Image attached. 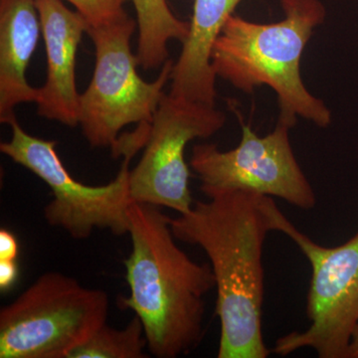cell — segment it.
<instances>
[{"mask_svg":"<svg viewBox=\"0 0 358 358\" xmlns=\"http://www.w3.org/2000/svg\"><path fill=\"white\" fill-rule=\"evenodd\" d=\"M171 219L174 237L203 250L215 275L220 320L218 358H267L264 343L263 250L277 231L280 208L271 196L244 190L211 192Z\"/></svg>","mask_w":358,"mask_h":358,"instance_id":"obj_1","label":"cell"},{"mask_svg":"<svg viewBox=\"0 0 358 358\" xmlns=\"http://www.w3.org/2000/svg\"><path fill=\"white\" fill-rule=\"evenodd\" d=\"M131 251L124 260L133 310L157 358H176L199 346L204 336L205 296L216 287L209 263L192 260L176 243L171 220L155 205L131 202Z\"/></svg>","mask_w":358,"mask_h":358,"instance_id":"obj_2","label":"cell"},{"mask_svg":"<svg viewBox=\"0 0 358 358\" xmlns=\"http://www.w3.org/2000/svg\"><path fill=\"white\" fill-rule=\"evenodd\" d=\"M281 6L284 18L274 23L233 14L214 44L212 69L243 93L272 89L279 103L278 122L289 128L298 117L327 128L333 121L331 110L308 91L301 73L303 51L326 20V7L320 0H281Z\"/></svg>","mask_w":358,"mask_h":358,"instance_id":"obj_3","label":"cell"},{"mask_svg":"<svg viewBox=\"0 0 358 358\" xmlns=\"http://www.w3.org/2000/svg\"><path fill=\"white\" fill-rule=\"evenodd\" d=\"M109 308L102 289L45 273L0 310V358H69L107 324Z\"/></svg>","mask_w":358,"mask_h":358,"instance_id":"obj_4","label":"cell"},{"mask_svg":"<svg viewBox=\"0 0 358 358\" xmlns=\"http://www.w3.org/2000/svg\"><path fill=\"white\" fill-rule=\"evenodd\" d=\"M11 138L0 143V152L20 164L49 186L53 199L44 208V217L52 227L60 228L77 240L87 239L96 229L108 230L115 236L129 233V162L143 143L133 136L124 138L119 157H124L114 180L91 186L71 176L56 152V141L26 133L17 119L8 124Z\"/></svg>","mask_w":358,"mask_h":358,"instance_id":"obj_5","label":"cell"},{"mask_svg":"<svg viewBox=\"0 0 358 358\" xmlns=\"http://www.w3.org/2000/svg\"><path fill=\"white\" fill-rule=\"evenodd\" d=\"M136 28V20L127 15L87 32L95 45L96 65L88 88L80 96L79 124L92 148L113 150L124 127L152 122L171 81V59L154 82H145L138 74V60L131 48Z\"/></svg>","mask_w":358,"mask_h":358,"instance_id":"obj_6","label":"cell"},{"mask_svg":"<svg viewBox=\"0 0 358 358\" xmlns=\"http://www.w3.org/2000/svg\"><path fill=\"white\" fill-rule=\"evenodd\" d=\"M277 231L293 240L312 267L307 296L310 326L278 338L271 352L287 357L310 348L320 358H346L358 327V233L327 248L301 232L282 211Z\"/></svg>","mask_w":358,"mask_h":358,"instance_id":"obj_7","label":"cell"},{"mask_svg":"<svg viewBox=\"0 0 358 358\" xmlns=\"http://www.w3.org/2000/svg\"><path fill=\"white\" fill-rule=\"evenodd\" d=\"M241 126V141L222 152L214 143L192 148L189 164L205 195L244 190L278 197L303 210L315 208L317 195L294 155L289 127L278 122L270 134L259 136L234 110Z\"/></svg>","mask_w":358,"mask_h":358,"instance_id":"obj_8","label":"cell"},{"mask_svg":"<svg viewBox=\"0 0 358 358\" xmlns=\"http://www.w3.org/2000/svg\"><path fill=\"white\" fill-rule=\"evenodd\" d=\"M226 115L215 106L166 94L148 127L143 157L129 173L131 200L187 213L193 206L185 148L208 138L225 126Z\"/></svg>","mask_w":358,"mask_h":358,"instance_id":"obj_9","label":"cell"},{"mask_svg":"<svg viewBox=\"0 0 358 358\" xmlns=\"http://www.w3.org/2000/svg\"><path fill=\"white\" fill-rule=\"evenodd\" d=\"M35 4L47 56V79L38 88L37 113L50 121L77 126L81 96L76 85L77 52L88 23L62 0H35Z\"/></svg>","mask_w":358,"mask_h":358,"instance_id":"obj_10","label":"cell"},{"mask_svg":"<svg viewBox=\"0 0 358 358\" xmlns=\"http://www.w3.org/2000/svg\"><path fill=\"white\" fill-rule=\"evenodd\" d=\"M41 22L35 0H0V122L16 120L15 108L36 102L38 89L26 71L38 44Z\"/></svg>","mask_w":358,"mask_h":358,"instance_id":"obj_11","label":"cell"},{"mask_svg":"<svg viewBox=\"0 0 358 358\" xmlns=\"http://www.w3.org/2000/svg\"><path fill=\"white\" fill-rule=\"evenodd\" d=\"M241 1L194 0L187 37L171 72V95L215 106L217 77L212 69V50L224 26Z\"/></svg>","mask_w":358,"mask_h":358,"instance_id":"obj_12","label":"cell"},{"mask_svg":"<svg viewBox=\"0 0 358 358\" xmlns=\"http://www.w3.org/2000/svg\"><path fill=\"white\" fill-rule=\"evenodd\" d=\"M138 28L136 60L143 70L159 68L169 60L171 40L185 41L189 22L176 17L167 0H131Z\"/></svg>","mask_w":358,"mask_h":358,"instance_id":"obj_13","label":"cell"},{"mask_svg":"<svg viewBox=\"0 0 358 358\" xmlns=\"http://www.w3.org/2000/svg\"><path fill=\"white\" fill-rule=\"evenodd\" d=\"M145 348L143 324L136 315L124 329H113L107 324L99 327L69 358H143L147 357Z\"/></svg>","mask_w":358,"mask_h":358,"instance_id":"obj_14","label":"cell"},{"mask_svg":"<svg viewBox=\"0 0 358 358\" xmlns=\"http://www.w3.org/2000/svg\"><path fill=\"white\" fill-rule=\"evenodd\" d=\"M81 13L89 28L109 24L129 15L124 6L129 0H65ZM88 28V29H89Z\"/></svg>","mask_w":358,"mask_h":358,"instance_id":"obj_15","label":"cell"},{"mask_svg":"<svg viewBox=\"0 0 358 358\" xmlns=\"http://www.w3.org/2000/svg\"><path fill=\"white\" fill-rule=\"evenodd\" d=\"M20 275L16 260H0V291L6 293L13 288Z\"/></svg>","mask_w":358,"mask_h":358,"instance_id":"obj_16","label":"cell"},{"mask_svg":"<svg viewBox=\"0 0 358 358\" xmlns=\"http://www.w3.org/2000/svg\"><path fill=\"white\" fill-rule=\"evenodd\" d=\"M20 245L13 232L2 228L0 230V260H16Z\"/></svg>","mask_w":358,"mask_h":358,"instance_id":"obj_17","label":"cell"},{"mask_svg":"<svg viewBox=\"0 0 358 358\" xmlns=\"http://www.w3.org/2000/svg\"><path fill=\"white\" fill-rule=\"evenodd\" d=\"M346 358H358V327L350 343Z\"/></svg>","mask_w":358,"mask_h":358,"instance_id":"obj_18","label":"cell"}]
</instances>
